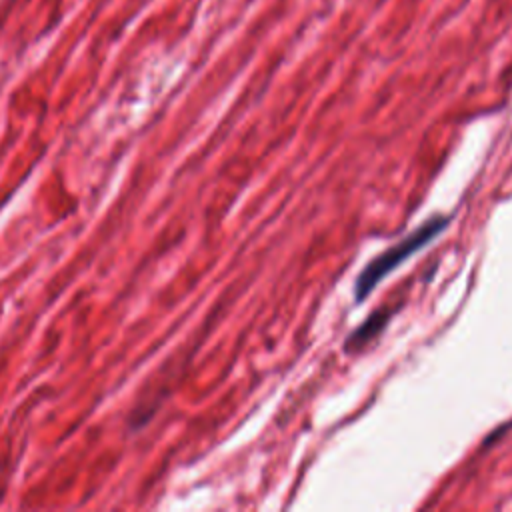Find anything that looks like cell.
I'll list each match as a JSON object with an SVG mask.
<instances>
[{
  "instance_id": "6da1fadb",
  "label": "cell",
  "mask_w": 512,
  "mask_h": 512,
  "mask_svg": "<svg viewBox=\"0 0 512 512\" xmlns=\"http://www.w3.org/2000/svg\"><path fill=\"white\" fill-rule=\"evenodd\" d=\"M448 222H450L448 216H432L426 222H422L414 232L404 236L400 242L392 244L390 248L380 252L376 258H372L354 282L356 302L364 300L374 290V286L380 280H384L396 266H400L404 260H408L412 254L424 248L430 240H434L442 230H446Z\"/></svg>"
},
{
  "instance_id": "3957f363",
  "label": "cell",
  "mask_w": 512,
  "mask_h": 512,
  "mask_svg": "<svg viewBox=\"0 0 512 512\" xmlns=\"http://www.w3.org/2000/svg\"><path fill=\"white\" fill-rule=\"evenodd\" d=\"M510 428H512V420H510V422H508V424H504V426H500V428H496V430H494V434H492V436H490V438H486V444H488V442H492V440H494V438H498V436H502V432H504V430H510Z\"/></svg>"
},
{
  "instance_id": "7a4b0ae2",
  "label": "cell",
  "mask_w": 512,
  "mask_h": 512,
  "mask_svg": "<svg viewBox=\"0 0 512 512\" xmlns=\"http://www.w3.org/2000/svg\"><path fill=\"white\" fill-rule=\"evenodd\" d=\"M388 320H390V310H388V308H382V310L372 312V314L364 320V324L358 326V328L350 334V338H348L346 344H344V350L350 352V354L362 350L366 344H370V342L386 328Z\"/></svg>"
}]
</instances>
